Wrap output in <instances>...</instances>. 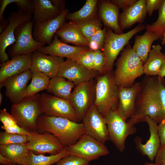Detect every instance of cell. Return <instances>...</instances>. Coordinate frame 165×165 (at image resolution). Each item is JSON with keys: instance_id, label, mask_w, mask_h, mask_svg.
Returning <instances> with one entry per match:
<instances>
[{"instance_id": "cell-23", "label": "cell", "mask_w": 165, "mask_h": 165, "mask_svg": "<svg viewBox=\"0 0 165 165\" xmlns=\"http://www.w3.org/2000/svg\"><path fill=\"white\" fill-rule=\"evenodd\" d=\"M31 53L15 56L0 64V83L7 79L31 69L32 65Z\"/></svg>"}, {"instance_id": "cell-12", "label": "cell", "mask_w": 165, "mask_h": 165, "mask_svg": "<svg viewBox=\"0 0 165 165\" xmlns=\"http://www.w3.org/2000/svg\"><path fill=\"white\" fill-rule=\"evenodd\" d=\"M28 142L26 144L28 150L38 154L48 153L51 155L58 154L65 148L55 136L49 132L39 134L30 133L27 136Z\"/></svg>"}, {"instance_id": "cell-13", "label": "cell", "mask_w": 165, "mask_h": 165, "mask_svg": "<svg viewBox=\"0 0 165 165\" xmlns=\"http://www.w3.org/2000/svg\"><path fill=\"white\" fill-rule=\"evenodd\" d=\"M81 122L86 134L104 144L109 140L105 119L94 104L90 107L82 118Z\"/></svg>"}, {"instance_id": "cell-50", "label": "cell", "mask_w": 165, "mask_h": 165, "mask_svg": "<svg viewBox=\"0 0 165 165\" xmlns=\"http://www.w3.org/2000/svg\"><path fill=\"white\" fill-rule=\"evenodd\" d=\"M164 54V58L159 73L157 75L161 78H163L165 76V53Z\"/></svg>"}, {"instance_id": "cell-30", "label": "cell", "mask_w": 165, "mask_h": 165, "mask_svg": "<svg viewBox=\"0 0 165 165\" xmlns=\"http://www.w3.org/2000/svg\"><path fill=\"white\" fill-rule=\"evenodd\" d=\"M28 152L26 144L0 145V154L8 159L13 163L23 165Z\"/></svg>"}, {"instance_id": "cell-45", "label": "cell", "mask_w": 165, "mask_h": 165, "mask_svg": "<svg viewBox=\"0 0 165 165\" xmlns=\"http://www.w3.org/2000/svg\"><path fill=\"white\" fill-rule=\"evenodd\" d=\"M1 128L5 130V131L9 133L28 135L30 132L19 126L18 124L9 127H5L3 125Z\"/></svg>"}, {"instance_id": "cell-32", "label": "cell", "mask_w": 165, "mask_h": 165, "mask_svg": "<svg viewBox=\"0 0 165 165\" xmlns=\"http://www.w3.org/2000/svg\"><path fill=\"white\" fill-rule=\"evenodd\" d=\"M97 0H87L79 10L67 14L66 19L76 24H79L94 18L96 11Z\"/></svg>"}, {"instance_id": "cell-37", "label": "cell", "mask_w": 165, "mask_h": 165, "mask_svg": "<svg viewBox=\"0 0 165 165\" xmlns=\"http://www.w3.org/2000/svg\"><path fill=\"white\" fill-rule=\"evenodd\" d=\"M28 142L27 136L7 132H1L0 145L11 144H26Z\"/></svg>"}, {"instance_id": "cell-10", "label": "cell", "mask_w": 165, "mask_h": 165, "mask_svg": "<svg viewBox=\"0 0 165 165\" xmlns=\"http://www.w3.org/2000/svg\"><path fill=\"white\" fill-rule=\"evenodd\" d=\"M66 148L70 155L80 157L89 162L109 153L105 144L86 134L75 144Z\"/></svg>"}, {"instance_id": "cell-17", "label": "cell", "mask_w": 165, "mask_h": 165, "mask_svg": "<svg viewBox=\"0 0 165 165\" xmlns=\"http://www.w3.org/2000/svg\"><path fill=\"white\" fill-rule=\"evenodd\" d=\"M68 13V10L64 9L54 18L35 26L32 33L34 39L40 43L50 44L56 32L65 23Z\"/></svg>"}, {"instance_id": "cell-41", "label": "cell", "mask_w": 165, "mask_h": 165, "mask_svg": "<svg viewBox=\"0 0 165 165\" xmlns=\"http://www.w3.org/2000/svg\"><path fill=\"white\" fill-rule=\"evenodd\" d=\"M55 164V165H89V162L80 157L69 155Z\"/></svg>"}, {"instance_id": "cell-7", "label": "cell", "mask_w": 165, "mask_h": 165, "mask_svg": "<svg viewBox=\"0 0 165 165\" xmlns=\"http://www.w3.org/2000/svg\"><path fill=\"white\" fill-rule=\"evenodd\" d=\"M145 28L144 24H140L125 33L117 34L111 29L106 32L103 51L106 61V72L112 71L114 61L119 53L134 35Z\"/></svg>"}, {"instance_id": "cell-9", "label": "cell", "mask_w": 165, "mask_h": 165, "mask_svg": "<svg viewBox=\"0 0 165 165\" xmlns=\"http://www.w3.org/2000/svg\"><path fill=\"white\" fill-rule=\"evenodd\" d=\"M33 25L31 20L22 23L16 28L14 32L16 42L8 51L11 57L32 53L46 44L38 42L34 38Z\"/></svg>"}, {"instance_id": "cell-27", "label": "cell", "mask_w": 165, "mask_h": 165, "mask_svg": "<svg viewBox=\"0 0 165 165\" xmlns=\"http://www.w3.org/2000/svg\"><path fill=\"white\" fill-rule=\"evenodd\" d=\"M159 38L156 33L148 30L143 35L135 37L132 48L144 64L148 58L153 42Z\"/></svg>"}, {"instance_id": "cell-18", "label": "cell", "mask_w": 165, "mask_h": 165, "mask_svg": "<svg viewBox=\"0 0 165 165\" xmlns=\"http://www.w3.org/2000/svg\"><path fill=\"white\" fill-rule=\"evenodd\" d=\"M33 16L32 21L36 26L59 16L64 9L61 7L62 1L53 0H33Z\"/></svg>"}, {"instance_id": "cell-29", "label": "cell", "mask_w": 165, "mask_h": 165, "mask_svg": "<svg viewBox=\"0 0 165 165\" xmlns=\"http://www.w3.org/2000/svg\"><path fill=\"white\" fill-rule=\"evenodd\" d=\"M75 86L73 82L57 76L50 79L46 90L54 96L69 101L72 89Z\"/></svg>"}, {"instance_id": "cell-33", "label": "cell", "mask_w": 165, "mask_h": 165, "mask_svg": "<svg viewBox=\"0 0 165 165\" xmlns=\"http://www.w3.org/2000/svg\"><path fill=\"white\" fill-rule=\"evenodd\" d=\"M32 72L31 81L27 87L25 98L34 96L39 92L46 90L51 79L42 72L35 71Z\"/></svg>"}, {"instance_id": "cell-24", "label": "cell", "mask_w": 165, "mask_h": 165, "mask_svg": "<svg viewBox=\"0 0 165 165\" xmlns=\"http://www.w3.org/2000/svg\"><path fill=\"white\" fill-rule=\"evenodd\" d=\"M147 12L146 0H139L121 14L119 25L121 29L128 28L136 23L141 24L145 18Z\"/></svg>"}, {"instance_id": "cell-26", "label": "cell", "mask_w": 165, "mask_h": 165, "mask_svg": "<svg viewBox=\"0 0 165 165\" xmlns=\"http://www.w3.org/2000/svg\"><path fill=\"white\" fill-rule=\"evenodd\" d=\"M119 9L113 3L103 2L100 8V14L104 24L114 31L115 33H123L119 22Z\"/></svg>"}, {"instance_id": "cell-4", "label": "cell", "mask_w": 165, "mask_h": 165, "mask_svg": "<svg viewBox=\"0 0 165 165\" xmlns=\"http://www.w3.org/2000/svg\"><path fill=\"white\" fill-rule=\"evenodd\" d=\"M118 102V86L112 71L101 75L96 82L94 105L105 117L111 109L117 108Z\"/></svg>"}, {"instance_id": "cell-16", "label": "cell", "mask_w": 165, "mask_h": 165, "mask_svg": "<svg viewBox=\"0 0 165 165\" xmlns=\"http://www.w3.org/2000/svg\"><path fill=\"white\" fill-rule=\"evenodd\" d=\"M32 76V71L29 69L9 77L0 83V88L5 87L6 95L13 104L19 103L25 98L27 84Z\"/></svg>"}, {"instance_id": "cell-3", "label": "cell", "mask_w": 165, "mask_h": 165, "mask_svg": "<svg viewBox=\"0 0 165 165\" xmlns=\"http://www.w3.org/2000/svg\"><path fill=\"white\" fill-rule=\"evenodd\" d=\"M116 65L114 76L118 87L131 86L144 74V63L130 45L123 49Z\"/></svg>"}, {"instance_id": "cell-15", "label": "cell", "mask_w": 165, "mask_h": 165, "mask_svg": "<svg viewBox=\"0 0 165 165\" xmlns=\"http://www.w3.org/2000/svg\"><path fill=\"white\" fill-rule=\"evenodd\" d=\"M31 15L19 11L11 13L8 18L7 27L0 35V60L1 64L8 61V54L6 51L8 46L16 42L14 32L16 28L22 23L31 20Z\"/></svg>"}, {"instance_id": "cell-8", "label": "cell", "mask_w": 165, "mask_h": 165, "mask_svg": "<svg viewBox=\"0 0 165 165\" xmlns=\"http://www.w3.org/2000/svg\"><path fill=\"white\" fill-rule=\"evenodd\" d=\"M39 99L43 114L81 122L69 101L46 93L39 94Z\"/></svg>"}, {"instance_id": "cell-42", "label": "cell", "mask_w": 165, "mask_h": 165, "mask_svg": "<svg viewBox=\"0 0 165 165\" xmlns=\"http://www.w3.org/2000/svg\"><path fill=\"white\" fill-rule=\"evenodd\" d=\"M0 121L5 127L12 126L17 124L15 119L6 109L3 108L0 112Z\"/></svg>"}, {"instance_id": "cell-35", "label": "cell", "mask_w": 165, "mask_h": 165, "mask_svg": "<svg viewBox=\"0 0 165 165\" xmlns=\"http://www.w3.org/2000/svg\"><path fill=\"white\" fill-rule=\"evenodd\" d=\"M13 3H16L18 11L31 15L33 14V0H2L0 8V14H3L7 6Z\"/></svg>"}, {"instance_id": "cell-51", "label": "cell", "mask_w": 165, "mask_h": 165, "mask_svg": "<svg viewBox=\"0 0 165 165\" xmlns=\"http://www.w3.org/2000/svg\"><path fill=\"white\" fill-rule=\"evenodd\" d=\"M0 163L4 165H10L13 163L8 159L3 157L0 154Z\"/></svg>"}, {"instance_id": "cell-39", "label": "cell", "mask_w": 165, "mask_h": 165, "mask_svg": "<svg viewBox=\"0 0 165 165\" xmlns=\"http://www.w3.org/2000/svg\"><path fill=\"white\" fill-rule=\"evenodd\" d=\"M106 67V60L103 52L100 50L95 51L93 70L101 75L105 73Z\"/></svg>"}, {"instance_id": "cell-14", "label": "cell", "mask_w": 165, "mask_h": 165, "mask_svg": "<svg viewBox=\"0 0 165 165\" xmlns=\"http://www.w3.org/2000/svg\"><path fill=\"white\" fill-rule=\"evenodd\" d=\"M98 74L84 67L76 60L67 59L61 63L57 76L66 79L76 86L93 79Z\"/></svg>"}, {"instance_id": "cell-28", "label": "cell", "mask_w": 165, "mask_h": 165, "mask_svg": "<svg viewBox=\"0 0 165 165\" xmlns=\"http://www.w3.org/2000/svg\"><path fill=\"white\" fill-rule=\"evenodd\" d=\"M162 48L159 45L152 46V49L144 64V74L146 76L158 75L165 57L164 53L161 52Z\"/></svg>"}, {"instance_id": "cell-49", "label": "cell", "mask_w": 165, "mask_h": 165, "mask_svg": "<svg viewBox=\"0 0 165 165\" xmlns=\"http://www.w3.org/2000/svg\"><path fill=\"white\" fill-rule=\"evenodd\" d=\"M9 21L8 19H4L0 20V34L2 33L5 30L8 24Z\"/></svg>"}, {"instance_id": "cell-48", "label": "cell", "mask_w": 165, "mask_h": 165, "mask_svg": "<svg viewBox=\"0 0 165 165\" xmlns=\"http://www.w3.org/2000/svg\"><path fill=\"white\" fill-rule=\"evenodd\" d=\"M157 130L160 140V146H162L165 144V118L159 123Z\"/></svg>"}, {"instance_id": "cell-6", "label": "cell", "mask_w": 165, "mask_h": 165, "mask_svg": "<svg viewBox=\"0 0 165 165\" xmlns=\"http://www.w3.org/2000/svg\"><path fill=\"white\" fill-rule=\"evenodd\" d=\"M104 117L107 126L109 140L120 152H123L126 138L136 133V128L134 125L123 119L117 109H111Z\"/></svg>"}, {"instance_id": "cell-44", "label": "cell", "mask_w": 165, "mask_h": 165, "mask_svg": "<svg viewBox=\"0 0 165 165\" xmlns=\"http://www.w3.org/2000/svg\"><path fill=\"white\" fill-rule=\"evenodd\" d=\"M163 0H146V9L148 15L151 16L154 11L158 9Z\"/></svg>"}, {"instance_id": "cell-40", "label": "cell", "mask_w": 165, "mask_h": 165, "mask_svg": "<svg viewBox=\"0 0 165 165\" xmlns=\"http://www.w3.org/2000/svg\"><path fill=\"white\" fill-rule=\"evenodd\" d=\"M94 54V51L89 49L82 53L76 60L84 67L93 70Z\"/></svg>"}, {"instance_id": "cell-22", "label": "cell", "mask_w": 165, "mask_h": 165, "mask_svg": "<svg viewBox=\"0 0 165 165\" xmlns=\"http://www.w3.org/2000/svg\"><path fill=\"white\" fill-rule=\"evenodd\" d=\"M89 49L86 47L68 45L60 41L57 36L54 35L50 44L43 46L37 50L46 54L76 60L82 53Z\"/></svg>"}, {"instance_id": "cell-53", "label": "cell", "mask_w": 165, "mask_h": 165, "mask_svg": "<svg viewBox=\"0 0 165 165\" xmlns=\"http://www.w3.org/2000/svg\"><path fill=\"white\" fill-rule=\"evenodd\" d=\"M144 165H156L155 163H149L148 162H146Z\"/></svg>"}, {"instance_id": "cell-11", "label": "cell", "mask_w": 165, "mask_h": 165, "mask_svg": "<svg viewBox=\"0 0 165 165\" xmlns=\"http://www.w3.org/2000/svg\"><path fill=\"white\" fill-rule=\"evenodd\" d=\"M96 83L93 79L75 86L72 92L69 101L81 120L94 104Z\"/></svg>"}, {"instance_id": "cell-54", "label": "cell", "mask_w": 165, "mask_h": 165, "mask_svg": "<svg viewBox=\"0 0 165 165\" xmlns=\"http://www.w3.org/2000/svg\"><path fill=\"white\" fill-rule=\"evenodd\" d=\"M163 43H165V33L163 35Z\"/></svg>"}, {"instance_id": "cell-2", "label": "cell", "mask_w": 165, "mask_h": 165, "mask_svg": "<svg viewBox=\"0 0 165 165\" xmlns=\"http://www.w3.org/2000/svg\"><path fill=\"white\" fill-rule=\"evenodd\" d=\"M38 130L50 133L57 137L65 147L75 144L85 134L82 122L42 114L38 118Z\"/></svg>"}, {"instance_id": "cell-47", "label": "cell", "mask_w": 165, "mask_h": 165, "mask_svg": "<svg viewBox=\"0 0 165 165\" xmlns=\"http://www.w3.org/2000/svg\"><path fill=\"white\" fill-rule=\"evenodd\" d=\"M136 0H114L112 2L123 10L128 8L134 3Z\"/></svg>"}, {"instance_id": "cell-46", "label": "cell", "mask_w": 165, "mask_h": 165, "mask_svg": "<svg viewBox=\"0 0 165 165\" xmlns=\"http://www.w3.org/2000/svg\"><path fill=\"white\" fill-rule=\"evenodd\" d=\"M155 160L156 165H165V144L160 146Z\"/></svg>"}, {"instance_id": "cell-55", "label": "cell", "mask_w": 165, "mask_h": 165, "mask_svg": "<svg viewBox=\"0 0 165 165\" xmlns=\"http://www.w3.org/2000/svg\"><path fill=\"white\" fill-rule=\"evenodd\" d=\"M0 165H4L0 164ZM10 165H22L21 164H20L13 163Z\"/></svg>"}, {"instance_id": "cell-19", "label": "cell", "mask_w": 165, "mask_h": 165, "mask_svg": "<svg viewBox=\"0 0 165 165\" xmlns=\"http://www.w3.org/2000/svg\"><path fill=\"white\" fill-rule=\"evenodd\" d=\"M32 71L42 72L50 78L57 76L60 65L64 61L63 58L47 55L38 50L32 53Z\"/></svg>"}, {"instance_id": "cell-38", "label": "cell", "mask_w": 165, "mask_h": 165, "mask_svg": "<svg viewBox=\"0 0 165 165\" xmlns=\"http://www.w3.org/2000/svg\"><path fill=\"white\" fill-rule=\"evenodd\" d=\"M157 96L161 108L163 119L165 118V82L163 78L156 76Z\"/></svg>"}, {"instance_id": "cell-36", "label": "cell", "mask_w": 165, "mask_h": 165, "mask_svg": "<svg viewBox=\"0 0 165 165\" xmlns=\"http://www.w3.org/2000/svg\"><path fill=\"white\" fill-rule=\"evenodd\" d=\"M77 24L82 35L88 41L97 31L101 28V26L100 21L94 18Z\"/></svg>"}, {"instance_id": "cell-31", "label": "cell", "mask_w": 165, "mask_h": 165, "mask_svg": "<svg viewBox=\"0 0 165 165\" xmlns=\"http://www.w3.org/2000/svg\"><path fill=\"white\" fill-rule=\"evenodd\" d=\"M66 147L60 153L56 155L45 156L35 154L28 150L24 163L23 165H52L56 163L63 158L69 155Z\"/></svg>"}, {"instance_id": "cell-52", "label": "cell", "mask_w": 165, "mask_h": 165, "mask_svg": "<svg viewBox=\"0 0 165 165\" xmlns=\"http://www.w3.org/2000/svg\"><path fill=\"white\" fill-rule=\"evenodd\" d=\"M3 99V96L2 94L0 93V104L1 105L2 104V100Z\"/></svg>"}, {"instance_id": "cell-34", "label": "cell", "mask_w": 165, "mask_h": 165, "mask_svg": "<svg viewBox=\"0 0 165 165\" xmlns=\"http://www.w3.org/2000/svg\"><path fill=\"white\" fill-rule=\"evenodd\" d=\"M158 10L159 15L156 20L151 25H147L145 28L146 30L154 32L161 38L165 33V0H162Z\"/></svg>"}, {"instance_id": "cell-5", "label": "cell", "mask_w": 165, "mask_h": 165, "mask_svg": "<svg viewBox=\"0 0 165 165\" xmlns=\"http://www.w3.org/2000/svg\"><path fill=\"white\" fill-rule=\"evenodd\" d=\"M39 94L24 98L21 102L13 104L11 114L17 124L30 133L37 132L38 118L42 114Z\"/></svg>"}, {"instance_id": "cell-43", "label": "cell", "mask_w": 165, "mask_h": 165, "mask_svg": "<svg viewBox=\"0 0 165 165\" xmlns=\"http://www.w3.org/2000/svg\"><path fill=\"white\" fill-rule=\"evenodd\" d=\"M106 34L105 28H101L97 31L92 36L88 42L92 41L97 44L101 49L104 46Z\"/></svg>"}, {"instance_id": "cell-21", "label": "cell", "mask_w": 165, "mask_h": 165, "mask_svg": "<svg viewBox=\"0 0 165 165\" xmlns=\"http://www.w3.org/2000/svg\"><path fill=\"white\" fill-rule=\"evenodd\" d=\"M140 85V82H137L130 87H118L119 102L117 110L126 121L134 113L136 99Z\"/></svg>"}, {"instance_id": "cell-25", "label": "cell", "mask_w": 165, "mask_h": 165, "mask_svg": "<svg viewBox=\"0 0 165 165\" xmlns=\"http://www.w3.org/2000/svg\"><path fill=\"white\" fill-rule=\"evenodd\" d=\"M55 35L63 42L72 43L79 46L86 47L88 45V40L83 35L77 24L72 22L64 23Z\"/></svg>"}, {"instance_id": "cell-1", "label": "cell", "mask_w": 165, "mask_h": 165, "mask_svg": "<svg viewBox=\"0 0 165 165\" xmlns=\"http://www.w3.org/2000/svg\"><path fill=\"white\" fill-rule=\"evenodd\" d=\"M156 77L147 76L140 82L134 112L127 121L128 123L134 125L144 121L146 116L157 123L163 119L162 109L157 96Z\"/></svg>"}, {"instance_id": "cell-20", "label": "cell", "mask_w": 165, "mask_h": 165, "mask_svg": "<svg viewBox=\"0 0 165 165\" xmlns=\"http://www.w3.org/2000/svg\"><path fill=\"white\" fill-rule=\"evenodd\" d=\"M148 124L149 128L150 136L146 143H142L141 138L136 137L134 139L136 148L142 155L147 156L151 162L155 158L160 146V142L157 130V123L146 116L144 121Z\"/></svg>"}]
</instances>
